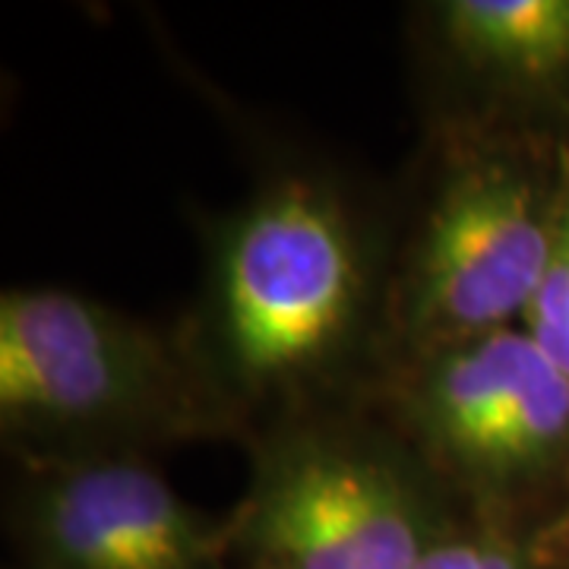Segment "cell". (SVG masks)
<instances>
[{
  "label": "cell",
  "mask_w": 569,
  "mask_h": 569,
  "mask_svg": "<svg viewBox=\"0 0 569 569\" xmlns=\"http://www.w3.org/2000/svg\"><path fill=\"white\" fill-rule=\"evenodd\" d=\"M389 203L339 168H272L206 228L183 342L244 430L365 402L383 367ZM241 443V447H244Z\"/></svg>",
  "instance_id": "obj_1"
},
{
  "label": "cell",
  "mask_w": 569,
  "mask_h": 569,
  "mask_svg": "<svg viewBox=\"0 0 569 569\" xmlns=\"http://www.w3.org/2000/svg\"><path fill=\"white\" fill-rule=\"evenodd\" d=\"M569 140L425 127L389 203L383 367L522 326L548 263Z\"/></svg>",
  "instance_id": "obj_2"
},
{
  "label": "cell",
  "mask_w": 569,
  "mask_h": 569,
  "mask_svg": "<svg viewBox=\"0 0 569 569\" xmlns=\"http://www.w3.org/2000/svg\"><path fill=\"white\" fill-rule=\"evenodd\" d=\"M0 437L10 459L244 443L178 323L51 284L0 295Z\"/></svg>",
  "instance_id": "obj_3"
},
{
  "label": "cell",
  "mask_w": 569,
  "mask_h": 569,
  "mask_svg": "<svg viewBox=\"0 0 569 569\" xmlns=\"http://www.w3.org/2000/svg\"><path fill=\"white\" fill-rule=\"evenodd\" d=\"M244 493L222 516L231 567L411 569L462 512L367 406L260 430Z\"/></svg>",
  "instance_id": "obj_4"
},
{
  "label": "cell",
  "mask_w": 569,
  "mask_h": 569,
  "mask_svg": "<svg viewBox=\"0 0 569 569\" xmlns=\"http://www.w3.org/2000/svg\"><path fill=\"white\" fill-rule=\"evenodd\" d=\"M365 402L462 509L538 529L569 497V377L522 326L387 367Z\"/></svg>",
  "instance_id": "obj_5"
},
{
  "label": "cell",
  "mask_w": 569,
  "mask_h": 569,
  "mask_svg": "<svg viewBox=\"0 0 569 569\" xmlns=\"http://www.w3.org/2000/svg\"><path fill=\"white\" fill-rule=\"evenodd\" d=\"M3 526L17 569H231L222 516L149 456L13 459Z\"/></svg>",
  "instance_id": "obj_6"
},
{
  "label": "cell",
  "mask_w": 569,
  "mask_h": 569,
  "mask_svg": "<svg viewBox=\"0 0 569 569\" xmlns=\"http://www.w3.org/2000/svg\"><path fill=\"white\" fill-rule=\"evenodd\" d=\"M411 22L425 127L569 140V0H430Z\"/></svg>",
  "instance_id": "obj_7"
},
{
  "label": "cell",
  "mask_w": 569,
  "mask_h": 569,
  "mask_svg": "<svg viewBox=\"0 0 569 569\" xmlns=\"http://www.w3.org/2000/svg\"><path fill=\"white\" fill-rule=\"evenodd\" d=\"M531 538L519 519L462 509L411 569H541Z\"/></svg>",
  "instance_id": "obj_8"
},
{
  "label": "cell",
  "mask_w": 569,
  "mask_h": 569,
  "mask_svg": "<svg viewBox=\"0 0 569 569\" xmlns=\"http://www.w3.org/2000/svg\"><path fill=\"white\" fill-rule=\"evenodd\" d=\"M522 329L563 370V377H569V142L563 149V181H560L553 241H550L545 272L526 307Z\"/></svg>",
  "instance_id": "obj_9"
},
{
  "label": "cell",
  "mask_w": 569,
  "mask_h": 569,
  "mask_svg": "<svg viewBox=\"0 0 569 569\" xmlns=\"http://www.w3.org/2000/svg\"><path fill=\"white\" fill-rule=\"evenodd\" d=\"M531 545L541 569H569V497L535 529Z\"/></svg>",
  "instance_id": "obj_10"
},
{
  "label": "cell",
  "mask_w": 569,
  "mask_h": 569,
  "mask_svg": "<svg viewBox=\"0 0 569 569\" xmlns=\"http://www.w3.org/2000/svg\"><path fill=\"white\" fill-rule=\"evenodd\" d=\"M231 569H253V567H231Z\"/></svg>",
  "instance_id": "obj_11"
}]
</instances>
